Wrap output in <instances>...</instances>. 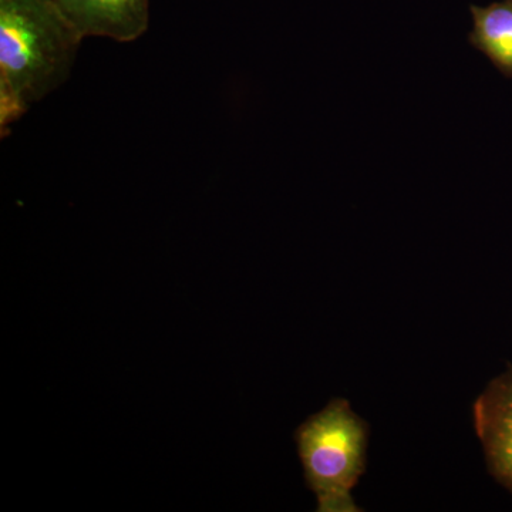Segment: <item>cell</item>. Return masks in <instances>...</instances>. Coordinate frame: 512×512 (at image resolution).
<instances>
[{
  "instance_id": "1",
  "label": "cell",
  "mask_w": 512,
  "mask_h": 512,
  "mask_svg": "<svg viewBox=\"0 0 512 512\" xmlns=\"http://www.w3.org/2000/svg\"><path fill=\"white\" fill-rule=\"evenodd\" d=\"M83 37L53 0H0V127L72 74Z\"/></svg>"
},
{
  "instance_id": "2",
  "label": "cell",
  "mask_w": 512,
  "mask_h": 512,
  "mask_svg": "<svg viewBox=\"0 0 512 512\" xmlns=\"http://www.w3.org/2000/svg\"><path fill=\"white\" fill-rule=\"evenodd\" d=\"M369 424L349 400L333 397L295 431V443L319 512H359L353 488L366 471Z\"/></svg>"
},
{
  "instance_id": "3",
  "label": "cell",
  "mask_w": 512,
  "mask_h": 512,
  "mask_svg": "<svg viewBox=\"0 0 512 512\" xmlns=\"http://www.w3.org/2000/svg\"><path fill=\"white\" fill-rule=\"evenodd\" d=\"M473 420L488 471L512 495V365L477 397Z\"/></svg>"
},
{
  "instance_id": "4",
  "label": "cell",
  "mask_w": 512,
  "mask_h": 512,
  "mask_svg": "<svg viewBox=\"0 0 512 512\" xmlns=\"http://www.w3.org/2000/svg\"><path fill=\"white\" fill-rule=\"evenodd\" d=\"M83 39L134 42L150 25V0H53Z\"/></svg>"
},
{
  "instance_id": "5",
  "label": "cell",
  "mask_w": 512,
  "mask_h": 512,
  "mask_svg": "<svg viewBox=\"0 0 512 512\" xmlns=\"http://www.w3.org/2000/svg\"><path fill=\"white\" fill-rule=\"evenodd\" d=\"M473 30L468 42L484 53L498 72L512 79V0L471 6Z\"/></svg>"
}]
</instances>
